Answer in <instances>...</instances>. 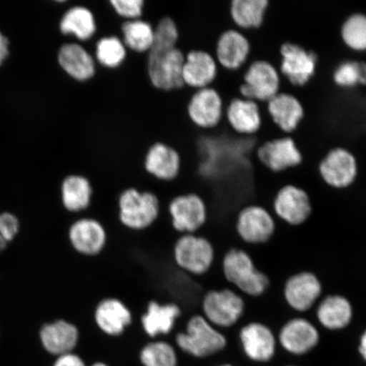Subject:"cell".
<instances>
[{"instance_id": "6da1fadb", "label": "cell", "mask_w": 366, "mask_h": 366, "mask_svg": "<svg viewBox=\"0 0 366 366\" xmlns=\"http://www.w3.org/2000/svg\"><path fill=\"white\" fill-rule=\"evenodd\" d=\"M175 343L182 353L192 358L204 360L225 350L228 340L222 330L214 327L202 314L190 315L185 320L184 327L177 332Z\"/></svg>"}, {"instance_id": "7a4b0ae2", "label": "cell", "mask_w": 366, "mask_h": 366, "mask_svg": "<svg viewBox=\"0 0 366 366\" xmlns=\"http://www.w3.org/2000/svg\"><path fill=\"white\" fill-rule=\"evenodd\" d=\"M223 278L242 295L251 297L263 296L271 287V278L256 267L253 257L240 248H231L222 259Z\"/></svg>"}, {"instance_id": "3957f363", "label": "cell", "mask_w": 366, "mask_h": 366, "mask_svg": "<svg viewBox=\"0 0 366 366\" xmlns=\"http://www.w3.org/2000/svg\"><path fill=\"white\" fill-rule=\"evenodd\" d=\"M162 212V201L152 192L129 187L118 197V222L128 231L148 230L157 222Z\"/></svg>"}, {"instance_id": "277c9868", "label": "cell", "mask_w": 366, "mask_h": 366, "mask_svg": "<svg viewBox=\"0 0 366 366\" xmlns=\"http://www.w3.org/2000/svg\"><path fill=\"white\" fill-rule=\"evenodd\" d=\"M174 264L180 272L202 277L212 271L217 250L212 240L199 233L178 235L172 246Z\"/></svg>"}, {"instance_id": "5b68a950", "label": "cell", "mask_w": 366, "mask_h": 366, "mask_svg": "<svg viewBox=\"0 0 366 366\" xmlns=\"http://www.w3.org/2000/svg\"><path fill=\"white\" fill-rule=\"evenodd\" d=\"M200 314L214 327L223 330L235 327L246 311L240 292L228 287L210 288L201 300Z\"/></svg>"}, {"instance_id": "8992f818", "label": "cell", "mask_w": 366, "mask_h": 366, "mask_svg": "<svg viewBox=\"0 0 366 366\" xmlns=\"http://www.w3.org/2000/svg\"><path fill=\"white\" fill-rule=\"evenodd\" d=\"M171 227L177 234H194L203 230L209 210L202 197L194 193L174 197L167 206Z\"/></svg>"}, {"instance_id": "52a82bcc", "label": "cell", "mask_w": 366, "mask_h": 366, "mask_svg": "<svg viewBox=\"0 0 366 366\" xmlns=\"http://www.w3.org/2000/svg\"><path fill=\"white\" fill-rule=\"evenodd\" d=\"M281 76L277 69L267 61L248 59L244 73V81L239 93L242 99L257 103H267L280 92Z\"/></svg>"}, {"instance_id": "ba28073f", "label": "cell", "mask_w": 366, "mask_h": 366, "mask_svg": "<svg viewBox=\"0 0 366 366\" xmlns=\"http://www.w3.org/2000/svg\"><path fill=\"white\" fill-rule=\"evenodd\" d=\"M272 207L274 214L281 221L295 227L307 223L314 212L309 192L292 183L279 187L274 196Z\"/></svg>"}, {"instance_id": "9c48e42d", "label": "cell", "mask_w": 366, "mask_h": 366, "mask_svg": "<svg viewBox=\"0 0 366 366\" xmlns=\"http://www.w3.org/2000/svg\"><path fill=\"white\" fill-rule=\"evenodd\" d=\"M237 235L250 245H263L273 239L277 223L271 212L258 204H249L237 212L235 222Z\"/></svg>"}, {"instance_id": "30bf717a", "label": "cell", "mask_w": 366, "mask_h": 366, "mask_svg": "<svg viewBox=\"0 0 366 366\" xmlns=\"http://www.w3.org/2000/svg\"><path fill=\"white\" fill-rule=\"evenodd\" d=\"M67 239L76 254L85 258H95L107 249L109 235L107 227L99 219L84 216L76 218L71 224Z\"/></svg>"}, {"instance_id": "8fae6325", "label": "cell", "mask_w": 366, "mask_h": 366, "mask_svg": "<svg viewBox=\"0 0 366 366\" xmlns=\"http://www.w3.org/2000/svg\"><path fill=\"white\" fill-rule=\"evenodd\" d=\"M318 173L329 189L345 191L355 184L358 177V164L349 150L334 148L320 160Z\"/></svg>"}, {"instance_id": "7c38bea8", "label": "cell", "mask_w": 366, "mask_h": 366, "mask_svg": "<svg viewBox=\"0 0 366 366\" xmlns=\"http://www.w3.org/2000/svg\"><path fill=\"white\" fill-rule=\"evenodd\" d=\"M281 62L278 71L292 86H303L308 84L317 71L318 57L313 50L291 42L281 45Z\"/></svg>"}, {"instance_id": "4fadbf2b", "label": "cell", "mask_w": 366, "mask_h": 366, "mask_svg": "<svg viewBox=\"0 0 366 366\" xmlns=\"http://www.w3.org/2000/svg\"><path fill=\"white\" fill-rule=\"evenodd\" d=\"M239 340L242 353L251 362L268 364L277 355V337L267 324L257 320L245 324L240 328Z\"/></svg>"}, {"instance_id": "5bb4252c", "label": "cell", "mask_w": 366, "mask_h": 366, "mask_svg": "<svg viewBox=\"0 0 366 366\" xmlns=\"http://www.w3.org/2000/svg\"><path fill=\"white\" fill-rule=\"evenodd\" d=\"M135 317L124 301L117 297H105L95 305L94 324L109 338L122 337L135 322Z\"/></svg>"}, {"instance_id": "9a60e30c", "label": "cell", "mask_w": 366, "mask_h": 366, "mask_svg": "<svg viewBox=\"0 0 366 366\" xmlns=\"http://www.w3.org/2000/svg\"><path fill=\"white\" fill-rule=\"evenodd\" d=\"M278 346L287 354L303 357L312 353L322 337L317 326L308 319L295 317L287 320L277 334Z\"/></svg>"}, {"instance_id": "2e32d148", "label": "cell", "mask_w": 366, "mask_h": 366, "mask_svg": "<svg viewBox=\"0 0 366 366\" xmlns=\"http://www.w3.org/2000/svg\"><path fill=\"white\" fill-rule=\"evenodd\" d=\"M322 292V281L311 271L291 274L285 281L282 291L288 307L299 313H306L312 309L318 303Z\"/></svg>"}, {"instance_id": "e0dca14e", "label": "cell", "mask_w": 366, "mask_h": 366, "mask_svg": "<svg viewBox=\"0 0 366 366\" xmlns=\"http://www.w3.org/2000/svg\"><path fill=\"white\" fill-rule=\"evenodd\" d=\"M181 319H183V310L179 305L152 299L146 305L139 322L144 335L149 340H154L170 335Z\"/></svg>"}, {"instance_id": "ac0fdd59", "label": "cell", "mask_w": 366, "mask_h": 366, "mask_svg": "<svg viewBox=\"0 0 366 366\" xmlns=\"http://www.w3.org/2000/svg\"><path fill=\"white\" fill-rule=\"evenodd\" d=\"M185 54L175 48L154 58L148 59V74L151 84L164 92L181 89Z\"/></svg>"}, {"instance_id": "d6986e66", "label": "cell", "mask_w": 366, "mask_h": 366, "mask_svg": "<svg viewBox=\"0 0 366 366\" xmlns=\"http://www.w3.org/2000/svg\"><path fill=\"white\" fill-rule=\"evenodd\" d=\"M257 159L268 171L279 174L299 167L303 157L290 135L264 142L256 150Z\"/></svg>"}, {"instance_id": "ffe728a7", "label": "cell", "mask_w": 366, "mask_h": 366, "mask_svg": "<svg viewBox=\"0 0 366 366\" xmlns=\"http://www.w3.org/2000/svg\"><path fill=\"white\" fill-rule=\"evenodd\" d=\"M225 107L222 96L212 86H208L194 92L187 111L190 121L197 127L212 129L222 121Z\"/></svg>"}, {"instance_id": "44dd1931", "label": "cell", "mask_w": 366, "mask_h": 366, "mask_svg": "<svg viewBox=\"0 0 366 366\" xmlns=\"http://www.w3.org/2000/svg\"><path fill=\"white\" fill-rule=\"evenodd\" d=\"M39 335L44 349L57 357L74 352L81 337L80 328L66 319L44 324Z\"/></svg>"}, {"instance_id": "7402d4cb", "label": "cell", "mask_w": 366, "mask_h": 366, "mask_svg": "<svg viewBox=\"0 0 366 366\" xmlns=\"http://www.w3.org/2000/svg\"><path fill=\"white\" fill-rule=\"evenodd\" d=\"M57 63L66 75L79 82L93 79L97 69L93 54L76 41L59 46Z\"/></svg>"}, {"instance_id": "603a6c76", "label": "cell", "mask_w": 366, "mask_h": 366, "mask_svg": "<svg viewBox=\"0 0 366 366\" xmlns=\"http://www.w3.org/2000/svg\"><path fill=\"white\" fill-rule=\"evenodd\" d=\"M250 43L242 31L229 29L219 36L214 51L218 66L225 70L239 71L245 65L250 56Z\"/></svg>"}, {"instance_id": "cb8c5ba5", "label": "cell", "mask_w": 366, "mask_h": 366, "mask_svg": "<svg viewBox=\"0 0 366 366\" xmlns=\"http://www.w3.org/2000/svg\"><path fill=\"white\" fill-rule=\"evenodd\" d=\"M315 315L320 327L329 332H341L349 327L355 317L354 305L345 295L332 294L320 300Z\"/></svg>"}, {"instance_id": "d4e9b609", "label": "cell", "mask_w": 366, "mask_h": 366, "mask_svg": "<svg viewBox=\"0 0 366 366\" xmlns=\"http://www.w3.org/2000/svg\"><path fill=\"white\" fill-rule=\"evenodd\" d=\"M218 63L213 54L203 50H192L185 56L182 79L187 88H208L217 79Z\"/></svg>"}, {"instance_id": "484cf974", "label": "cell", "mask_w": 366, "mask_h": 366, "mask_svg": "<svg viewBox=\"0 0 366 366\" xmlns=\"http://www.w3.org/2000/svg\"><path fill=\"white\" fill-rule=\"evenodd\" d=\"M225 103V117L229 126L237 134L254 135L262 125L259 105L254 100L233 98Z\"/></svg>"}, {"instance_id": "4316f807", "label": "cell", "mask_w": 366, "mask_h": 366, "mask_svg": "<svg viewBox=\"0 0 366 366\" xmlns=\"http://www.w3.org/2000/svg\"><path fill=\"white\" fill-rule=\"evenodd\" d=\"M59 30L63 36H71L77 43L89 42L97 31L94 13L84 6L81 0H76L63 13L59 22Z\"/></svg>"}, {"instance_id": "83f0119b", "label": "cell", "mask_w": 366, "mask_h": 366, "mask_svg": "<svg viewBox=\"0 0 366 366\" xmlns=\"http://www.w3.org/2000/svg\"><path fill=\"white\" fill-rule=\"evenodd\" d=\"M265 107L274 124L287 135L297 129L305 117L303 104L299 99L283 92L265 103Z\"/></svg>"}, {"instance_id": "f1b7e54d", "label": "cell", "mask_w": 366, "mask_h": 366, "mask_svg": "<svg viewBox=\"0 0 366 366\" xmlns=\"http://www.w3.org/2000/svg\"><path fill=\"white\" fill-rule=\"evenodd\" d=\"M180 167L179 154L167 144H154L146 154L145 171L159 181L168 182L175 180L180 172Z\"/></svg>"}, {"instance_id": "f546056e", "label": "cell", "mask_w": 366, "mask_h": 366, "mask_svg": "<svg viewBox=\"0 0 366 366\" xmlns=\"http://www.w3.org/2000/svg\"><path fill=\"white\" fill-rule=\"evenodd\" d=\"M93 196V187L88 178L80 175L64 178L61 185V202L66 212L76 216L88 212Z\"/></svg>"}, {"instance_id": "4dcf8cb0", "label": "cell", "mask_w": 366, "mask_h": 366, "mask_svg": "<svg viewBox=\"0 0 366 366\" xmlns=\"http://www.w3.org/2000/svg\"><path fill=\"white\" fill-rule=\"evenodd\" d=\"M93 54L99 66L114 70L122 65L127 56V49L119 36L109 35L99 38L94 35L89 42L81 44Z\"/></svg>"}, {"instance_id": "1f68e13d", "label": "cell", "mask_w": 366, "mask_h": 366, "mask_svg": "<svg viewBox=\"0 0 366 366\" xmlns=\"http://www.w3.org/2000/svg\"><path fill=\"white\" fill-rule=\"evenodd\" d=\"M269 0H231L230 16L236 29L256 30L263 25Z\"/></svg>"}, {"instance_id": "d6a6232c", "label": "cell", "mask_w": 366, "mask_h": 366, "mask_svg": "<svg viewBox=\"0 0 366 366\" xmlns=\"http://www.w3.org/2000/svg\"><path fill=\"white\" fill-rule=\"evenodd\" d=\"M154 29L144 19L125 21L121 29V39L127 50L137 54H147L152 47Z\"/></svg>"}, {"instance_id": "836d02e7", "label": "cell", "mask_w": 366, "mask_h": 366, "mask_svg": "<svg viewBox=\"0 0 366 366\" xmlns=\"http://www.w3.org/2000/svg\"><path fill=\"white\" fill-rule=\"evenodd\" d=\"M142 366H178L179 360L172 343L159 340H149L139 353Z\"/></svg>"}, {"instance_id": "e575fe53", "label": "cell", "mask_w": 366, "mask_h": 366, "mask_svg": "<svg viewBox=\"0 0 366 366\" xmlns=\"http://www.w3.org/2000/svg\"><path fill=\"white\" fill-rule=\"evenodd\" d=\"M340 36L343 44L352 51L366 52V15L354 13L342 22Z\"/></svg>"}, {"instance_id": "d590c367", "label": "cell", "mask_w": 366, "mask_h": 366, "mask_svg": "<svg viewBox=\"0 0 366 366\" xmlns=\"http://www.w3.org/2000/svg\"><path fill=\"white\" fill-rule=\"evenodd\" d=\"M154 41L148 53V59L154 58L177 48L179 33L176 23L168 16H164L154 26Z\"/></svg>"}, {"instance_id": "8d00e7d4", "label": "cell", "mask_w": 366, "mask_h": 366, "mask_svg": "<svg viewBox=\"0 0 366 366\" xmlns=\"http://www.w3.org/2000/svg\"><path fill=\"white\" fill-rule=\"evenodd\" d=\"M20 228L19 219L15 214L8 212L0 213V253L16 239Z\"/></svg>"}, {"instance_id": "74e56055", "label": "cell", "mask_w": 366, "mask_h": 366, "mask_svg": "<svg viewBox=\"0 0 366 366\" xmlns=\"http://www.w3.org/2000/svg\"><path fill=\"white\" fill-rule=\"evenodd\" d=\"M117 15L124 21L140 19L143 16L144 0H109Z\"/></svg>"}, {"instance_id": "f35d334b", "label": "cell", "mask_w": 366, "mask_h": 366, "mask_svg": "<svg viewBox=\"0 0 366 366\" xmlns=\"http://www.w3.org/2000/svg\"><path fill=\"white\" fill-rule=\"evenodd\" d=\"M53 366H86L85 361L74 352L58 356Z\"/></svg>"}, {"instance_id": "ab89813d", "label": "cell", "mask_w": 366, "mask_h": 366, "mask_svg": "<svg viewBox=\"0 0 366 366\" xmlns=\"http://www.w3.org/2000/svg\"><path fill=\"white\" fill-rule=\"evenodd\" d=\"M357 350H358V354L361 358L366 363V329L365 330L361 333V335L359 338L358 346H357Z\"/></svg>"}, {"instance_id": "60d3db41", "label": "cell", "mask_w": 366, "mask_h": 366, "mask_svg": "<svg viewBox=\"0 0 366 366\" xmlns=\"http://www.w3.org/2000/svg\"><path fill=\"white\" fill-rule=\"evenodd\" d=\"M8 56V40L0 34V65Z\"/></svg>"}, {"instance_id": "b9f144b4", "label": "cell", "mask_w": 366, "mask_h": 366, "mask_svg": "<svg viewBox=\"0 0 366 366\" xmlns=\"http://www.w3.org/2000/svg\"><path fill=\"white\" fill-rule=\"evenodd\" d=\"M90 366H109L108 364L104 362V361H96V362L92 364Z\"/></svg>"}, {"instance_id": "7bdbcfd3", "label": "cell", "mask_w": 366, "mask_h": 366, "mask_svg": "<svg viewBox=\"0 0 366 366\" xmlns=\"http://www.w3.org/2000/svg\"><path fill=\"white\" fill-rule=\"evenodd\" d=\"M216 366H237V365L231 364V363H223V364L217 365Z\"/></svg>"}, {"instance_id": "ee69618b", "label": "cell", "mask_w": 366, "mask_h": 366, "mask_svg": "<svg viewBox=\"0 0 366 366\" xmlns=\"http://www.w3.org/2000/svg\"><path fill=\"white\" fill-rule=\"evenodd\" d=\"M285 366H300V365H285Z\"/></svg>"}]
</instances>
